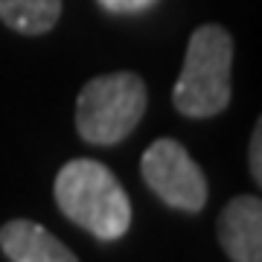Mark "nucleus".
Here are the masks:
<instances>
[{
  "instance_id": "f257e3e1",
  "label": "nucleus",
  "mask_w": 262,
  "mask_h": 262,
  "mask_svg": "<svg viewBox=\"0 0 262 262\" xmlns=\"http://www.w3.org/2000/svg\"><path fill=\"white\" fill-rule=\"evenodd\" d=\"M58 210L102 242L120 239L131 225V201L111 169L91 158H76L56 175Z\"/></svg>"
},
{
  "instance_id": "f03ea898",
  "label": "nucleus",
  "mask_w": 262,
  "mask_h": 262,
  "mask_svg": "<svg viewBox=\"0 0 262 262\" xmlns=\"http://www.w3.org/2000/svg\"><path fill=\"white\" fill-rule=\"evenodd\" d=\"M230 64L233 38L215 24L198 27L189 38L181 79L175 82L172 102L184 117H215L230 102Z\"/></svg>"
},
{
  "instance_id": "7ed1b4c3",
  "label": "nucleus",
  "mask_w": 262,
  "mask_h": 262,
  "mask_svg": "<svg viewBox=\"0 0 262 262\" xmlns=\"http://www.w3.org/2000/svg\"><path fill=\"white\" fill-rule=\"evenodd\" d=\"M146 114V84L134 73L96 76L79 91L76 128L94 146H114L137 128Z\"/></svg>"
},
{
  "instance_id": "20e7f679",
  "label": "nucleus",
  "mask_w": 262,
  "mask_h": 262,
  "mask_svg": "<svg viewBox=\"0 0 262 262\" xmlns=\"http://www.w3.org/2000/svg\"><path fill=\"white\" fill-rule=\"evenodd\" d=\"M140 172L151 192L175 210L198 213L207 204V178L189 151L172 137H160L143 151Z\"/></svg>"
},
{
  "instance_id": "39448f33",
  "label": "nucleus",
  "mask_w": 262,
  "mask_h": 262,
  "mask_svg": "<svg viewBox=\"0 0 262 262\" xmlns=\"http://www.w3.org/2000/svg\"><path fill=\"white\" fill-rule=\"evenodd\" d=\"M219 245L233 262H262V201L239 195L219 215Z\"/></svg>"
},
{
  "instance_id": "423d86ee",
  "label": "nucleus",
  "mask_w": 262,
  "mask_h": 262,
  "mask_svg": "<svg viewBox=\"0 0 262 262\" xmlns=\"http://www.w3.org/2000/svg\"><path fill=\"white\" fill-rule=\"evenodd\" d=\"M0 248L12 262H79L64 242L27 219H15L0 227Z\"/></svg>"
},
{
  "instance_id": "0eeeda50",
  "label": "nucleus",
  "mask_w": 262,
  "mask_h": 262,
  "mask_svg": "<svg viewBox=\"0 0 262 262\" xmlns=\"http://www.w3.org/2000/svg\"><path fill=\"white\" fill-rule=\"evenodd\" d=\"M61 0H0V18L24 35H44L56 27Z\"/></svg>"
},
{
  "instance_id": "6e6552de",
  "label": "nucleus",
  "mask_w": 262,
  "mask_h": 262,
  "mask_svg": "<svg viewBox=\"0 0 262 262\" xmlns=\"http://www.w3.org/2000/svg\"><path fill=\"white\" fill-rule=\"evenodd\" d=\"M158 0H99V6L114 15H134V12H146L149 6H155Z\"/></svg>"
},
{
  "instance_id": "1a4fd4ad",
  "label": "nucleus",
  "mask_w": 262,
  "mask_h": 262,
  "mask_svg": "<svg viewBox=\"0 0 262 262\" xmlns=\"http://www.w3.org/2000/svg\"><path fill=\"white\" fill-rule=\"evenodd\" d=\"M248 163H251V175L259 184L262 181V122H256L251 137V149H248Z\"/></svg>"
}]
</instances>
